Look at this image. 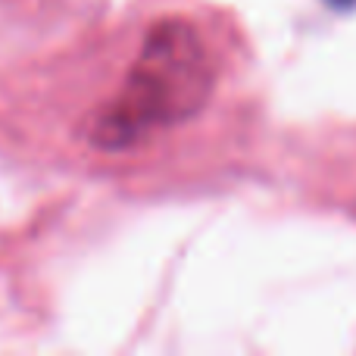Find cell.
Instances as JSON below:
<instances>
[{"label": "cell", "mask_w": 356, "mask_h": 356, "mask_svg": "<svg viewBox=\"0 0 356 356\" xmlns=\"http://www.w3.org/2000/svg\"><path fill=\"white\" fill-rule=\"evenodd\" d=\"M209 91L213 60L200 31L184 19H163L147 31L116 97L91 116L88 141L100 150L135 147L200 113Z\"/></svg>", "instance_id": "cell-1"}, {"label": "cell", "mask_w": 356, "mask_h": 356, "mask_svg": "<svg viewBox=\"0 0 356 356\" xmlns=\"http://www.w3.org/2000/svg\"><path fill=\"white\" fill-rule=\"evenodd\" d=\"M332 6H338V10H350V6L356 3V0H328Z\"/></svg>", "instance_id": "cell-2"}]
</instances>
